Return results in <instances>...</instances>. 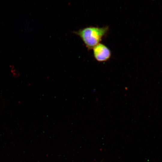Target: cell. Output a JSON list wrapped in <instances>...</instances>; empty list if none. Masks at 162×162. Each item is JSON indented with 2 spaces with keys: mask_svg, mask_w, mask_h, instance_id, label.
I'll use <instances>...</instances> for the list:
<instances>
[{
  "mask_svg": "<svg viewBox=\"0 0 162 162\" xmlns=\"http://www.w3.org/2000/svg\"><path fill=\"white\" fill-rule=\"evenodd\" d=\"M92 49L94 57L98 62L106 61L110 59L111 56L110 50L103 44L99 43Z\"/></svg>",
  "mask_w": 162,
  "mask_h": 162,
  "instance_id": "cell-2",
  "label": "cell"
},
{
  "mask_svg": "<svg viewBox=\"0 0 162 162\" xmlns=\"http://www.w3.org/2000/svg\"><path fill=\"white\" fill-rule=\"evenodd\" d=\"M108 30V26H89L80 29L76 34L80 37L87 48L90 50L100 43Z\"/></svg>",
  "mask_w": 162,
  "mask_h": 162,
  "instance_id": "cell-1",
  "label": "cell"
}]
</instances>
